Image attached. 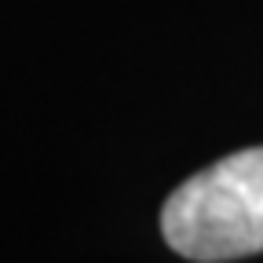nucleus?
Instances as JSON below:
<instances>
[{"mask_svg": "<svg viewBox=\"0 0 263 263\" xmlns=\"http://www.w3.org/2000/svg\"><path fill=\"white\" fill-rule=\"evenodd\" d=\"M161 234L194 263L263 252V146L219 157L179 183L161 209Z\"/></svg>", "mask_w": 263, "mask_h": 263, "instance_id": "nucleus-1", "label": "nucleus"}]
</instances>
